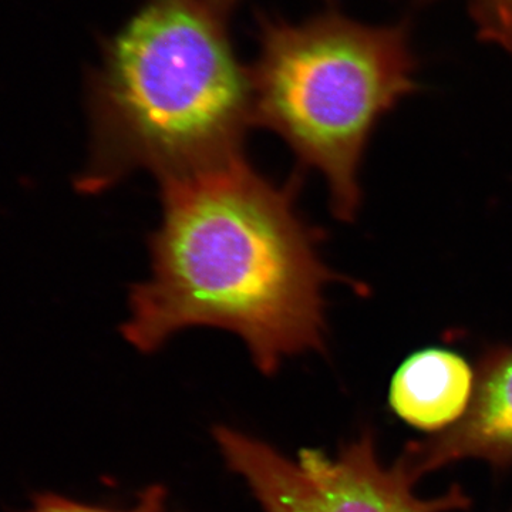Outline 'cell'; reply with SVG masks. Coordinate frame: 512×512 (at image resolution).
<instances>
[{"label":"cell","instance_id":"cell-1","mask_svg":"<svg viewBox=\"0 0 512 512\" xmlns=\"http://www.w3.org/2000/svg\"><path fill=\"white\" fill-rule=\"evenodd\" d=\"M301 181L276 184L244 156L161 181L151 276L131 288L124 339L153 353L188 328L228 330L268 376L286 357L325 349L323 291L340 278L298 210Z\"/></svg>","mask_w":512,"mask_h":512},{"label":"cell","instance_id":"cell-2","mask_svg":"<svg viewBox=\"0 0 512 512\" xmlns=\"http://www.w3.org/2000/svg\"><path fill=\"white\" fill-rule=\"evenodd\" d=\"M207 0H144L103 40L90 73L92 147L79 190L138 170L184 177L242 157L255 126L251 70Z\"/></svg>","mask_w":512,"mask_h":512},{"label":"cell","instance_id":"cell-3","mask_svg":"<svg viewBox=\"0 0 512 512\" xmlns=\"http://www.w3.org/2000/svg\"><path fill=\"white\" fill-rule=\"evenodd\" d=\"M256 40L255 124L288 144L298 171L322 174L333 214L352 221L373 131L419 89L409 23L369 25L336 9L301 22L258 13Z\"/></svg>","mask_w":512,"mask_h":512},{"label":"cell","instance_id":"cell-4","mask_svg":"<svg viewBox=\"0 0 512 512\" xmlns=\"http://www.w3.org/2000/svg\"><path fill=\"white\" fill-rule=\"evenodd\" d=\"M214 437L265 512H463L473 504L458 484L437 497L417 495L399 464L383 463L370 429L333 456L305 448L296 458L231 427L218 426Z\"/></svg>","mask_w":512,"mask_h":512},{"label":"cell","instance_id":"cell-5","mask_svg":"<svg viewBox=\"0 0 512 512\" xmlns=\"http://www.w3.org/2000/svg\"><path fill=\"white\" fill-rule=\"evenodd\" d=\"M466 460L495 470L512 467V346H490L480 357L473 399L453 426L410 440L394 463L414 484Z\"/></svg>","mask_w":512,"mask_h":512},{"label":"cell","instance_id":"cell-6","mask_svg":"<svg viewBox=\"0 0 512 512\" xmlns=\"http://www.w3.org/2000/svg\"><path fill=\"white\" fill-rule=\"evenodd\" d=\"M476 370L453 349L429 346L406 357L390 380L389 407L397 419L427 434L456 424L467 412Z\"/></svg>","mask_w":512,"mask_h":512},{"label":"cell","instance_id":"cell-7","mask_svg":"<svg viewBox=\"0 0 512 512\" xmlns=\"http://www.w3.org/2000/svg\"><path fill=\"white\" fill-rule=\"evenodd\" d=\"M478 36L512 55V0H464Z\"/></svg>","mask_w":512,"mask_h":512},{"label":"cell","instance_id":"cell-8","mask_svg":"<svg viewBox=\"0 0 512 512\" xmlns=\"http://www.w3.org/2000/svg\"><path fill=\"white\" fill-rule=\"evenodd\" d=\"M165 501L167 491L161 485L148 487L140 494L138 503L128 510L86 504L56 493H37L32 497L29 512H165Z\"/></svg>","mask_w":512,"mask_h":512},{"label":"cell","instance_id":"cell-9","mask_svg":"<svg viewBox=\"0 0 512 512\" xmlns=\"http://www.w3.org/2000/svg\"><path fill=\"white\" fill-rule=\"evenodd\" d=\"M207 2L210 3L212 8L221 12L222 15L229 16V13L237 6L239 0H207Z\"/></svg>","mask_w":512,"mask_h":512},{"label":"cell","instance_id":"cell-10","mask_svg":"<svg viewBox=\"0 0 512 512\" xmlns=\"http://www.w3.org/2000/svg\"><path fill=\"white\" fill-rule=\"evenodd\" d=\"M505 512H512V504L510 505V508H508V510Z\"/></svg>","mask_w":512,"mask_h":512}]
</instances>
